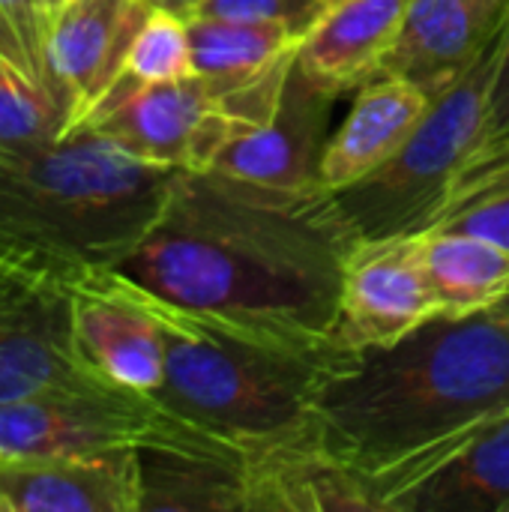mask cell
I'll list each match as a JSON object with an SVG mask.
<instances>
[{"mask_svg":"<svg viewBox=\"0 0 509 512\" xmlns=\"http://www.w3.org/2000/svg\"><path fill=\"white\" fill-rule=\"evenodd\" d=\"M138 459L141 512L249 510L252 462L174 417L165 432L138 447Z\"/></svg>","mask_w":509,"mask_h":512,"instance_id":"13","label":"cell"},{"mask_svg":"<svg viewBox=\"0 0 509 512\" xmlns=\"http://www.w3.org/2000/svg\"><path fill=\"white\" fill-rule=\"evenodd\" d=\"M504 36L507 27L459 81L432 99L429 114L390 162L333 192L360 240L420 234L435 225L453 183L483 147Z\"/></svg>","mask_w":509,"mask_h":512,"instance_id":"6","label":"cell"},{"mask_svg":"<svg viewBox=\"0 0 509 512\" xmlns=\"http://www.w3.org/2000/svg\"><path fill=\"white\" fill-rule=\"evenodd\" d=\"M327 3H336V0H327Z\"/></svg>","mask_w":509,"mask_h":512,"instance_id":"29","label":"cell"},{"mask_svg":"<svg viewBox=\"0 0 509 512\" xmlns=\"http://www.w3.org/2000/svg\"><path fill=\"white\" fill-rule=\"evenodd\" d=\"M432 228L474 234L509 249V144L480 150L468 162Z\"/></svg>","mask_w":509,"mask_h":512,"instance_id":"21","label":"cell"},{"mask_svg":"<svg viewBox=\"0 0 509 512\" xmlns=\"http://www.w3.org/2000/svg\"><path fill=\"white\" fill-rule=\"evenodd\" d=\"M509 0H411L381 75H396L432 99L459 81L507 27Z\"/></svg>","mask_w":509,"mask_h":512,"instance_id":"12","label":"cell"},{"mask_svg":"<svg viewBox=\"0 0 509 512\" xmlns=\"http://www.w3.org/2000/svg\"><path fill=\"white\" fill-rule=\"evenodd\" d=\"M168 420L150 393L114 384L57 387L0 405V459L96 456L144 447Z\"/></svg>","mask_w":509,"mask_h":512,"instance_id":"8","label":"cell"},{"mask_svg":"<svg viewBox=\"0 0 509 512\" xmlns=\"http://www.w3.org/2000/svg\"><path fill=\"white\" fill-rule=\"evenodd\" d=\"M411 0H336L300 39L297 69L324 93H357L384 72Z\"/></svg>","mask_w":509,"mask_h":512,"instance_id":"17","label":"cell"},{"mask_svg":"<svg viewBox=\"0 0 509 512\" xmlns=\"http://www.w3.org/2000/svg\"><path fill=\"white\" fill-rule=\"evenodd\" d=\"M150 9L147 0H60L54 9L48 69L69 132H78L123 78L126 54Z\"/></svg>","mask_w":509,"mask_h":512,"instance_id":"11","label":"cell"},{"mask_svg":"<svg viewBox=\"0 0 509 512\" xmlns=\"http://www.w3.org/2000/svg\"><path fill=\"white\" fill-rule=\"evenodd\" d=\"M138 291L165 339V378L150 393L165 414L249 462L318 441L321 393L357 354L333 336L231 324Z\"/></svg>","mask_w":509,"mask_h":512,"instance_id":"3","label":"cell"},{"mask_svg":"<svg viewBox=\"0 0 509 512\" xmlns=\"http://www.w3.org/2000/svg\"><path fill=\"white\" fill-rule=\"evenodd\" d=\"M57 6L60 0H0V57L51 96L48 36Z\"/></svg>","mask_w":509,"mask_h":512,"instance_id":"24","label":"cell"},{"mask_svg":"<svg viewBox=\"0 0 509 512\" xmlns=\"http://www.w3.org/2000/svg\"><path fill=\"white\" fill-rule=\"evenodd\" d=\"M492 312H495L498 318H504V321L509 324V291L501 297V300H498V303H495V306H492Z\"/></svg>","mask_w":509,"mask_h":512,"instance_id":"28","label":"cell"},{"mask_svg":"<svg viewBox=\"0 0 509 512\" xmlns=\"http://www.w3.org/2000/svg\"><path fill=\"white\" fill-rule=\"evenodd\" d=\"M294 60L240 81L195 75L171 84H138L123 75L81 129L105 135L138 159L177 171H207L237 138L273 117Z\"/></svg>","mask_w":509,"mask_h":512,"instance_id":"5","label":"cell"},{"mask_svg":"<svg viewBox=\"0 0 509 512\" xmlns=\"http://www.w3.org/2000/svg\"><path fill=\"white\" fill-rule=\"evenodd\" d=\"M186 24L195 72L216 81L264 75L282 63H291L300 48V36L273 21L192 15Z\"/></svg>","mask_w":509,"mask_h":512,"instance_id":"20","label":"cell"},{"mask_svg":"<svg viewBox=\"0 0 509 512\" xmlns=\"http://www.w3.org/2000/svg\"><path fill=\"white\" fill-rule=\"evenodd\" d=\"M153 9H165V12H174L180 18H192L195 9L204 3V0H147Z\"/></svg>","mask_w":509,"mask_h":512,"instance_id":"27","label":"cell"},{"mask_svg":"<svg viewBox=\"0 0 509 512\" xmlns=\"http://www.w3.org/2000/svg\"><path fill=\"white\" fill-rule=\"evenodd\" d=\"M423 267L438 315L492 309L509 291V249L462 231H420Z\"/></svg>","mask_w":509,"mask_h":512,"instance_id":"19","label":"cell"},{"mask_svg":"<svg viewBox=\"0 0 509 512\" xmlns=\"http://www.w3.org/2000/svg\"><path fill=\"white\" fill-rule=\"evenodd\" d=\"M336 96L315 87L294 60L273 117L237 138L213 165V171L276 189H309L318 183V162L327 144L330 108Z\"/></svg>","mask_w":509,"mask_h":512,"instance_id":"15","label":"cell"},{"mask_svg":"<svg viewBox=\"0 0 509 512\" xmlns=\"http://www.w3.org/2000/svg\"><path fill=\"white\" fill-rule=\"evenodd\" d=\"M507 144H509V24H507V36H504V48H501V60H498V72H495V81H492V93H489L486 135H483V147H480V150L507 147Z\"/></svg>","mask_w":509,"mask_h":512,"instance_id":"26","label":"cell"},{"mask_svg":"<svg viewBox=\"0 0 509 512\" xmlns=\"http://www.w3.org/2000/svg\"><path fill=\"white\" fill-rule=\"evenodd\" d=\"M69 135L57 99L0 57V156L51 147Z\"/></svg>","mask_w":509,"mask_h":512,"instance_id":"22","label":"cell"},{"mask_svg":"<svg viewBox=\"0 0 509 512\" xmlns=\"http://www.w3.org/2000/svg\"><path fill=\"white\" fill-rule=\"evenodd\" d=\"M390 512H509V411L396 498Z\"/></svg>","mask_w":509,"mask_h":512,"instance_id":"18","label":"cell"},{"mask_svg":"<svg viewBox=\"0 0 509 512\" xmlns=\"http://www.w3.org/2000/svg\"><path fill=\"white\" fill-rule=\"evenodd\" d=\"M327 6H330L327 0H204L195 9V15L273 21L303 39L315 27V21L327 12Z\"/></svg>","mask_w":509,"mask_h":512,"instance_id":"25","label":"cell"},{"mask_svg":"<svg viewBox=\"0 0 509 512\" xmlns=\"http://www.w3.org/2000/svg\"><path fill=\"white\" fill-rule=\"evenodd\" d=\"M177 168L93 129L0 156V261L66 273L117 267L156 225Z\"/></svg>","mask_w":509,"mask_h":512,"instance_id":"4","label":"cell"},{"mask_svg":"<svg viewBox=\"0 0 509 512\" xmlns=\"http://www.w3.org/2000/svg\"><path fill=\"white\" fill-rule=\"evenodd\" d=\"M438 315L420 234L357 240L345 261L333 339L351 351H378Z\"/></svg>","mask_w":509,"mask_h":512,"instance_id":"9","label":"cell"},{"mask_svg":"<svg viewBox=\"0 0 509 512\" xmlns=\"http://www.w3.org/2000/svg\"><path fill=\"white\" fill-rule=\"evenodd\" d=\"M357 240L324 186L276 189L213 168L177 171L156 225L114 270L201 315L327 339Z\"/></svg>","mask_w":509,"mask_h":512,"instance_id":"1","label":"cell"},{"mask_svg":"<svg viewBox=\"0 0 509 512\" xmlns=\"http://www.w3.org/2000/svg\"><path fill=\"white\" fill-rule=\"evenodd\" d=\"M45 264L0 261V405L57 387L102 381L81 357L72 324V282Z\"/></svg>","mask_w":509,"mask_h":512,"instance_id":"7","label":"cell"},{"mask_svg":"<svg viewBox=\"0 0 509 512\" xmlns=\"http://www.w3.org/2000/svg\"><path fill=\"white\" fill-rule=\"evenodd\" d=\"M123 75L138 84H171L195 78L198 72L186 18L165 9H150L126 54Z\"/></svg>","mask_w":509,"mask_h":512,"instance_id":"23","label":"cell"},{"mask_svg":"<svg viewBox=\"0 0 509 512\" xmlns=\"http://www.w3.org/2000/svg\"><path fill=\"white\" fill-rule=\"evenodd\" d=\"M72 324L84 363L108 384L156 393L165 378L162 327L144 294L114 267L72 282Z\"/></svg>","mask_w":509,"mask_h":512,"instance_id":"10","label":"cell"},{"mask_svg":"<svg viewBox=\"0 0 509 512\" xmlns=\"http://www.w3.org/2000/svg\"><path fill=\"white\" fill-rule=\"evenodd\" d=\"M509 411V324L492 309L435 315L357 354L321 393L318 444L387 510Z\"/></svg>","mask_w":509,"mask_h":512,"instance_id":"2","label":"cell"},{"mask_svg":"<svg viewBox=\"0 0 509 512\" xmlns=\"http://www.w3.org/2000/svg\"><path fill=\"white\" fill-rule=\"evenodd\" d=\"M429 105L432 96L405 78L378 75L366 81L357 90L348 117L324 144L318 183L339 192L378 171L408 144L429 114Z\"/></svg>","mask_w":509,"mask_h":512,"instance_id":"16","label":"cell"},{"mask_svg":"<svg viewBox=\"0 0 509 512\" xmlns=\"http://www.w3.org/2000/svg\"><path fill=\"white\" fill-rule=\"evenodd\" d=\"M0 504L3 512H141L138 447L0 459Z\"/></svg>","mask_w":509,"mask_h":512,"instance_id":"14","label":"cell"}]
</instances>
